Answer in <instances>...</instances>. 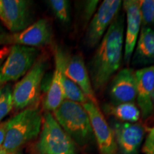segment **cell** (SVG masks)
<instances>
[{
	"label": "cell",
	"mask_w": 154,
	"mask_h": 154,
	"mask_svg": "<svg viewBox=\"0 0 154 154\" xmlns=\"http://www.w3.org/2000/svg\"><path fill=\"white\" fill-rule=\"evenodd\" d=\"M107 113L126 123H135L139 120L140 111L134 103H124L109 106Z\"/></svg>",
	"instance_id": "ac0fdd59"
},
{
	"label": "cell",
	"mask_w": 154,
	"mask_h": 154,
	"mask_svg": "<svg viewBox=\"0 0 154 154\" xmlns=\"http://www.w3.org/2000/svg\"><path fill=\"white\" fill-rule=\"evenodd\" d=\"M139 8L141 26H149L154 22V0H141L139 1Z\"/></svg>",
	"instance_id": "7402d4cb"
},
{
	"label": "cell",
	"mask_w": 154,
	"mask_h": 154,
	"mask_svg": "<svg viewBox=\"0 0 154 154\" xmlns=\"http://www.w3.org/2000/svg\"><path fill=\"white\" fill-rule=\"evenodd\" d=\"M6 126H7V122L0 123V149L2 148L4 141H5Z\"/></svg>",
	"instance_id": "d4e9b609"
},
{
	"label": "cell",
	"mask_w": 154,
	"mask_h": 154,
	"mask_svg": "<svg viewBox=\"0 0 154 154\" xmlns=\"http://www.w3.org/2000/svg\"><path fill=\"white\" fill-rule=\"evenodd\" d=\"M0 19L11 33L22 32L32 23L30 2L25 0H2Z\"/></svg>",
	"instance_id": "30bf717a"
},
{
	"label": "cell",
	"mask_w": 154,
	"mask_h": 154,
	"mask_svg": "<svg viewBox=\"0 0 154 154\" xmlns=\"http://www.w3.org/2000/svg\"><path fill=\"white\" fill-rule=\"evenodd\" d=\"M63 98L66 101H70L84 104L88 100L82 89L74 82L66 77L63 72L62 79Z\"/></svg>",
	"instance_id": "d6986e66"
},
{
	"label": "cell",
	"mask_w": 154,
	"mask_h": 154,
	"mask_svg": "<svg viewBox=\"0 0 154 154\" xmlns=\"http://www.w3.org/2000/svg\"><path fill=\"white\" fill-rule=\"evenodd\" d=\"M9 49H10V48L7 47L0 49V67H1L2 64L6 58H7V55H8Z\"/></svg>",
	"instance_id": "484cf974"
},
{
	"label": "cell",
	"mask_w": 154,
	"mask_h": 154,
	"mask_svg": "<svg viewBox=\"0 0 154 154\" xmlns=\"http://www.w3.org/2000/svg\"><path fill=\"white\" fill-rule=\"evenodd\" d=\"M142 151L143 154H154V127L150 130L146 136Z\"/></svg>",
	"instance_id": "cb8c5ba5"
},
{
	"label": "cell",
	"mask_w": 154,
	"mask_h": 154,
	"mask_svg": "<svg viewBox=\"0 0 154 154\" xmlns=\"http://www.w3.org/2000/svg\"><path fill=\"white\" fill-rule=\"evenodd\" d=\"M2 7H3L2 0H0V13H1L2 10Z\"/></svg>",
	"instance_id": "83f0119b"
},
{
	"label": "cell",
	"mask_w": 154,
	"mask_h": 154,
	"mask_svg": "<svg viewBox=\"0 0 154 154\" xmlns=\"http://www.w3.org/2000/svg\"><path fill=\"white\" fill-rule=\"evenodd\" d=\"M136 100L142 117L146 118L154 110V65L136 72Z\"/></svg>",
	"instance_id": "4fadbf2b"
},
{
	"label": "cell",
	"mask_w": 154,
	"mask_h": 154,
	"mask_svg": "<svg viewBox=\"0 0 154 154\" xmlns=\"http://www.w3.org/2000/svg\"><path fill=\"white\" fill-rule=\"evenodd\" d=\"M56 17L63 24L70 22L69 2L66 0H50L48 2Z\"/></svg>",
	"instance_id": "44dd1931"
},
{
	"label": "cell",
	"mask_w": 154,
	"mask_h": 154,
	"mask_svg": "<svg viewBox=\"0 0 154 154\" xmlns=\"http://www.w3.org/2000/svg\"><path fill=\"white\" fill-rule=\"evenodd\" d=\"M63 72L65 76L79 86L88 101L98 105L91 78L82 55L74 54L70 57H66Z\"/></svg>",
	"instance_id": "2e32d148"
},
{
	"label": "cell",
	"mask_w": 154,
	"mask_h": 154,
	"mask_svg": "<svg viewBox=\"0 0 154 154\" xmlns=\"http://www.w3.org/2000/svg\"><path fill=\"white\" fill-rule=\"evenodd\" d=\"M66 56L60 48H56L55 69L44 101V109L48 112L54 111L64 101L62 79Z\"/></svg>",
	"instance_id": "9a60e30c"
},
{
	"label": "cell",
	"mask_w": 154,
	"mask_h": 154,
	"mask_svg": "<svg viewBox=\"0 0 154 154\" xmlns=\"http://www.w3.org/2000/svg\"><path fill=\"white\" fill-rule=\"evenodd\" d=\"M12 89L11 84H7L0 87V122L13 108Z\"/></svg>",
	"instance_id": "ffe728a7"
},
{
	"label": "cell",
	"mask_w": 154,
	"mask_h": 154,
	"mask_svg": "<svg viewBox=\"0 0 154 154\" xmlns=\"http://www.w3.org/2000/svg\"><path fill=\"white\" fill-rule=\"evenodd\" d=\"M109 95L114 105L134 103L136 100V76L134 69L124 68L117 73L111 83Z\"/></svg>",
	"instance_id": "7c38bea8"
},
{
	"label": "cell",
	"mask_w": 154,
	"mask_h": 154,
	"mask_svg": "<svg viewBox=\"0 0 154 154\" xmlns=\"http://www.w3.org/2000/svg\"><path fill=\"white\" fill-rule=\"evenodd\" d=\"M41 111L37 107L25 109L7 121L2 149L9 154L17 150L38 136L42 126Z\"/></svg>",
	"instance_id": "7a4b0ae2"
},
{
	"label": "cell",
	"mask_w": 154,
	"mask_h": 154,
	"mask_svg": "<svg viewBox=\"0 0 154 154\" xmlns=\"http://www.w3.org/2000/svg\"><path fill=\"white\" fill-rule=\"evenodd\" d=\"M121 0H105L96 10L88 23L86 42L88 47H94L100 43L108 29L118 16L122 5Z\"/></svg>",
	"instance_id": "ba28073f"
},
{
	"label": "cell",
	"mask_w": 154,
	"mask_h": 154,
	"mask_svg": "<svg viewBox=\"0 0 154 154\" xmlns=\"http://www.w3.org/2000/svg\"><path fill=\"white\" fill-rule=\"evenodd\" d=\"M2 29V28H1V26H0V30H1Z\"/></svg>",
	"instance_id": "f1b7e54d"
},
{
	"label": "cell",
	"mask_w": 154,
	"mask_h": 154,
	"mask_svg": "<svg viewBox=\"0 0 154 154\" xmlns=\"http://www.w3.org/2000/svg\"><path fill=\"white\" fill-rule=\"evenodd\" d=\"M126 15V32L124 40V61L130 63L141 26L139 1L125 0L122 2Z\"/></svg>",
	"instance_id": "5bb4252c"
},
{
	"label": "cell",
	"mask_w": 154,
	"mask_h": 154,
	"mask_svg": "<svg viewBox=\"0 0 154 154\" xmlns=\"http://www.w3.org/2000/svg\"><path fill=\"white\" fill-rule=\"evenodd\" d=\"M153 107H154V99H153Z\"/></svg>",
	"instance_id": "f546056e"
},
{
	"label": "cell",
	"mask_w": 154,
	"mask_h": 154,
	"mask_svg": "<svg viewBox=\"0 0 154 154\" xmlns=\"http://www.w3.org/2000/svg\"><path fill=\"white\" fill-rule=\"evenodd\" d=\"M88 113L93 134L97 142L99 154H116L114 134L98 105L87 101L82 104Z\"/></svg>",
	"instance_id": "9c48e42d"
},
{
	"label": "cell",
	"mask_w": 154,
	"mask_h": 154,
	"mask_svg": "<svg viewBox=\"0 0 154 154\" xmlns=\"http://www.w3.org/2000/svg\"><path fill=\"white\" fill-rule=\"evenodd\" d=\"M132 64H149L154 61V30L142 27L131 58Z\"/></svg>",
	"instance_id": "e0dca14e"
},
{
	"label": "cell",
	"mask_w": 154,
	"mask_h": 154,
	"mask_svg": "<svg viewBox=\"0 0 154 154\" xmlns=\"http://www.w3.org/2000/svg\"><path fill=\"white\" fill-rule=\"evenodd\" d=\"M47 69L45 59L38 58L35 63L12 89L13 107L24 110L34 106L39 97L42 82Z\"/></svg>",
	"instance_id": "5b68a950"
},
{
	"label": "cell",
	"mask_w": 154,
	"mask_h": 154,
	"mask_svg": "<svg viewBox=\"0 0 154 154\" xmlns=\"http://www.w3.org/2000/svg\"><path fill=\"white\" fill-rule=\"evenodd\" d=\"M36 148L40 154H76L74 140L48 111L44 115Z\"/></svg>",
	"instance_id": "277c9868"
},
{
	"label": "cell",
	"mask_w": 154,
	"mask_h": 154,
	"mask_svg": "<svg viewBox=\"0 0 154 154\" xmlns=\"http://www.w3.org/2000/svg\"><path fill=\"white\" fill-rule=\"evenodd\" d=\"M99 2L98 0H89L84 2L83 17L86 24L91 21L96 10L99 8Z\"/></svg>",
	"instance_id": "603a6c76"
},
{
	"label": "cell",
	"mask_w": 154,
	"mask_h": 154,
	"mask_svg": "<svg viewBox=\"0 0 154 154\" xmlns=\"http://www.w3.org/2000/svg\"><path fill=\"white\" fill-rule=\"evenodd\" d=\"M117 148L121 154H138L145 136V128L135 123L117 122L113 124Z\"/></svg>",
	"instance_id": "8fae6325"
},
{
	"label": "cell",
	"mask_w": 154,
	"mask_h": 154,
	"mask_svg": "<svg viewBox=\"0 0 154 154\" xmlns=\"http://www.w3.org/2000/svg\"><path fill=\"white\" fill-rule=\"evenodd\" d=\"M52 32L46 19H41L17 33L0 34V44L38 48L51 43Z\"/></svg>",
	"instance_id": "52a82bcc"
},
{
	"label": "cell",
	"mask_w": 154,
	"mask_h": 154,
	"mask_svg": "<svg viewBox=\"0 0 154 154\" xmlns=\"http://www.w3.org/2000/svg\"><path fill=\"white\" fill-rule=\"evenodd\" d=\"M53 116L75 143L84 146L91 141L94 136L91 121L82 104L64 100Z\"/></svg>",
	"instance_id": "3957f363"
},
{
	"label": "cell",
	"mask_w": 154,
	"mask_h": 154,
	"mask_svg": "<svg viewBox=\"0 0 154 154\" xmlns=\"http://www.w3.org/2000/svg\"><path fill=\"white\" fill-rule=\"evenodd\" d=\"M39 53L37 48L11 46L0 67V87L25 76L38 59Z\"/></svg>",
	"instance_id": "8992f818"
},
{
	"label": "cell",
	"mask_w": 154,
	"mask_h": 154,
	"mask_svg": "<svg viewBox=\"0 0 154 154\" xmlns=\"http://www.w3.org/2000/svg\"><path fill=\"white\" fill-rule=\"evenodd\" d=\"M124 15L118 14L100 42L91 63L94 92L100 91L120 68L124 55Z\"/></svg>",
	"instance_id": "6da1fadb"
},
{
	"label": "cell",
	"mask_w": 154,
	"mask_h": 154,
	"mask_svg": "<svg viewBox=\"0 0 154 154\" xmlns=\"http://www.w3.org/2000/svg\"><path fill=\"white\" fill-rule=\"evenodd\" d=\"M0 154H9L7 152H6L5 150H4L2 148L1 149H0Z\"/></svg>",
	"instance_id": "4316f807"
},
{
	"label": "cell",
	"mask_w": 154,
	"mask_h": 154,
	"mask_svg": "<svg viewBox=\"0 0 154 154\" xmlns=\"http://www.w3.org/2000/svg\"><path fill=\"white\" fill-rule=\"evenodd\" d=\"M11 154H17V153H11Z\"/></svg>",
	"instance_id": "4dcf8cb0"
}]
</instances>
